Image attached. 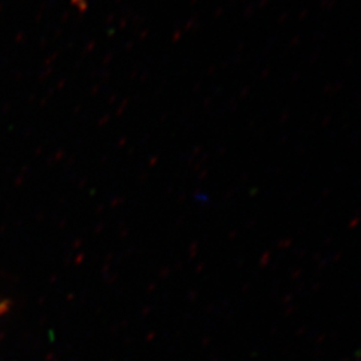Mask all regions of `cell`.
I'll return each mask as SVG.
<instances>
[{
  "instance_id": "1",
  "label": "cell",
  "mask_w": 361,
  "mask_h": 361,
  "mask_svg": "<svg viewBox=\"0 0 361 361\" xmlns=\"http://www.w3.org/2000/svg\"><path fill=\"white\" fill-rule=\"evenodd\" d=\"M4 308H6V307H4V305H3V304H1V305H0V313H1V312H3V310H4Z\"/></svg>"
}]
</instances>
